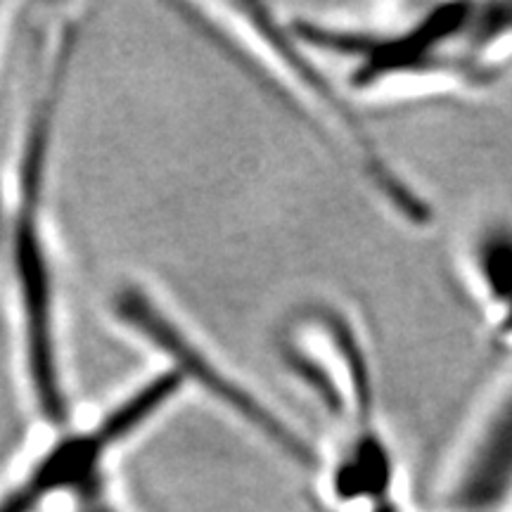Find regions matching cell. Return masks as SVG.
I'll return each mask as SVG.
<instances>
[{
  "mask_svg": "<svg viewBox=\"0 0 512 512\" xmlns=\"http://www.w3.org/2000/svg\"><path fill=\"white\" fill-rule=\"evenodd\" d=\"M292 31L313 53L339 57L361 98L484 93L512 81V0L406 3L370 22Z\"/></svg>",
  "mask_w": 512,
  "mask_h": 512,
  "instance_id": "cell-1",
  "label": "cell"
},
{
  "mask_svg": "<svg viewBox=\"0 0 512 512\" xmlns=\"http://www.w3.org/2000/svg\"><path fill=\"white\" fill-rule=\"evenodd\" d=\"M79 38L81 31L74 24H67L60 31L41 93L31 110L17 169V202L10 240V268L22 318L24 370L36 408L48 420H62L67 415V389L57 344L55 273L50 266L43 209L55 117Z\"/></svg>",
  "mask_w": 512,
  "mask_h": 512,
  "instance_id": "cell-2",
  "label": "cell"
},
{
  "mask_svg": "<svg viewBox=\"0 0 512 512\" xmlns=\"http://www.w3.org/2000/svg\"><path fill=\"white\" fill-rule=\"evenodd\" d=\"M181 387V375L169 368L102 415L98 425L62 434L36 458L22 482L0 496V512H36L50 498L60 494L76 498L100 484L105 479L107 456L174 401Z\"/></svg>",
  "mask_w": 512,
  "mask_h": 512,
  "instance_id": "cell-3",
  "label": "cell"
},
{
  "mask_svg": "<svg viewBox=\"0 0 512 512\" xmlns=\"http://www.w3.org/2000/svg\"><path fill=\"white\" fill-rule=\"evenodd\" d=\"M114 311L150 347L169 358L171 370L181 375L183 384L192 382L195 387H200L219 406L233 413L242 425H247L256 437L264 439L268 446L283 453L292 463L302 467H316L320 463L318 453L313 451V446L297 427L290 425L273 406L261 401L259 394H254L252 389L235 380L226 368L219 366L150 294L138 287H126L114 299Z\"/></svg>",
  "mask_w": 512,
  "mask_h": 512,
  "instance_id": "cell-4",
  "label": "cell"
},
{
  "mask_svg": "<svg viewBox=\"0 0 512 512\" xmlns=\"http://www.w3.org/2000/svg\"><path fill=\"white\" fill-rule=\"evenodd\" d=\"M441 503L448 512H505L512 505V363L463 432Z\"/></svg>",
  "mask_w": 512,
  "mask_h": 512,
  "instance_id": "cell-5",
  "label": "cell"
},
{
  "mask_svg": "<svg viewBox=\"0 0 512 512\" xmlns=\"http://www.w3.org/2000/svg\"><path fill=\"white\" fill-rule=\"evenodd\" d=\"M74 512H121L117 503L112 501L110 489H107V479H102L100 484L91 486L88 491H83L81 496L74 498Z\"/></svg>",
  "mask_w": 512,
  "mask_h": 512,
  "instance_id": "cell-6",
  "label": "cell"
}]
</instances>
